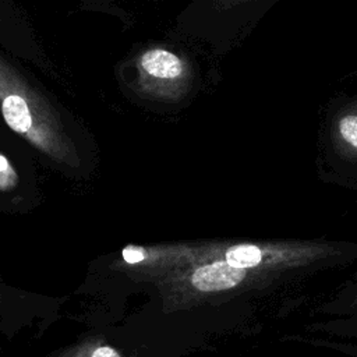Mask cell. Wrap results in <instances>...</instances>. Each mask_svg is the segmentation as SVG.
Returning <instances> with one entry per match:
<instances>
[{
	"mask_svg": "<svg viewBox=\"0 0 357 357\" xmlns=\"http://www.w3.org/2000/svg\"><path fill=\"white\" fill-rule=\"evenodd\" d=\"M15 178L17 176L11 169L8 160L3 155H0V188L1 190L10 188L15 183Z\"/></svg>",
	"mask_w": 357,
	"mask_h": 357,
	"instance_id": "5b68a950",
	"label": "cell"
},
{
	"mask_svg": "<svg viewBox=\"0 0 357 357\" xmlns=\"http://www.w3.org/2000/svg\"><path fill=\"white\" fill-rule=\"evenodd\" d=\"M141 64L144 70L158 78H177L183 73V64L180 59L166 50L153 49L146 52L142 59Z\"/></svg>",
	"mask_w": 357,
	"mask_h": 357,
	"instance_id": "7a4b0ae2",
	"label": "cell"
},
{
	"mask_svg": "<svg viewBox=\"0 0 357 357\" xmlns=\"http://www.w3.org/2000/svg\"><path fill=\"white\" fill-rule=\"evenodd\" d=\"M56 357H137V356L124 354L114 346H110L99 340H86V342H81L63 349Z\"/></svg>",
	"mask_w": 357,
	"mask_h": 357,
	"instance_id": "277c9868",
	"label": "cell"
},
{
	"mask_svg": "<svg viewBox=\"0 0 357 357\" xmlns=\"http://www.w3.org/2000/svg\"><path fill=\"white\" fill-rule=\"evenodd\" d=\"M123 259L128 264H137L145 258V252L142 248L138 247H126L121 252Z\"/></svg>",
	"mask_w": 357,
	"mask_h": 357,
	"instance_id": "8992f818",
	"label": "cell"
},
{
	"mask_svg": "<svg viewBox=\"0 0 357 357\" xmlns=\"http://www.w3.org/2000/svg\"><path fill=\"white\" fill-rule=\"evenodd\" d=\"M353 310H354V311H356V314H357V294H356L354 301H353Z\"/></svg>",
	"mask_w": 357,
	"mask_h": 357,
	"instance_id": "52a82bcc",
	"label": "cell"
},
{
	"mask_svg": "<svg viewBox=\"0 0 357 357\" xmlns=\"http://www.w3.org/2000/svg\"><path fill=\"white\" fill-rule=\"evenodd\" d=\"M322 158L325 166L337 170L333 181L357 185V98L349 100L347 106L336 103L328 112L321 131Z\"/></svg>",
	"mask_w": 357,
	"mask_h": 357,
	"instance_id": "6da1fadb",
	"label": "cell"
},
{
	"mask_svg": "<svg viewBox=\"0 0 357 357\" xmlns=\"http://www.w3.org/2000/svg\"><path fill=\"white\" fill-rule=\"evenodd\" d=\"M3 117L7 126L15 132H26L32 124V117L26 102L18 95H8L1 105Z\"/></svg>",
	"mask_w": 357,
	"mask_h": 357,
	"instance_id": "3957f363",
	"label": "cell"
}]
</instances>
